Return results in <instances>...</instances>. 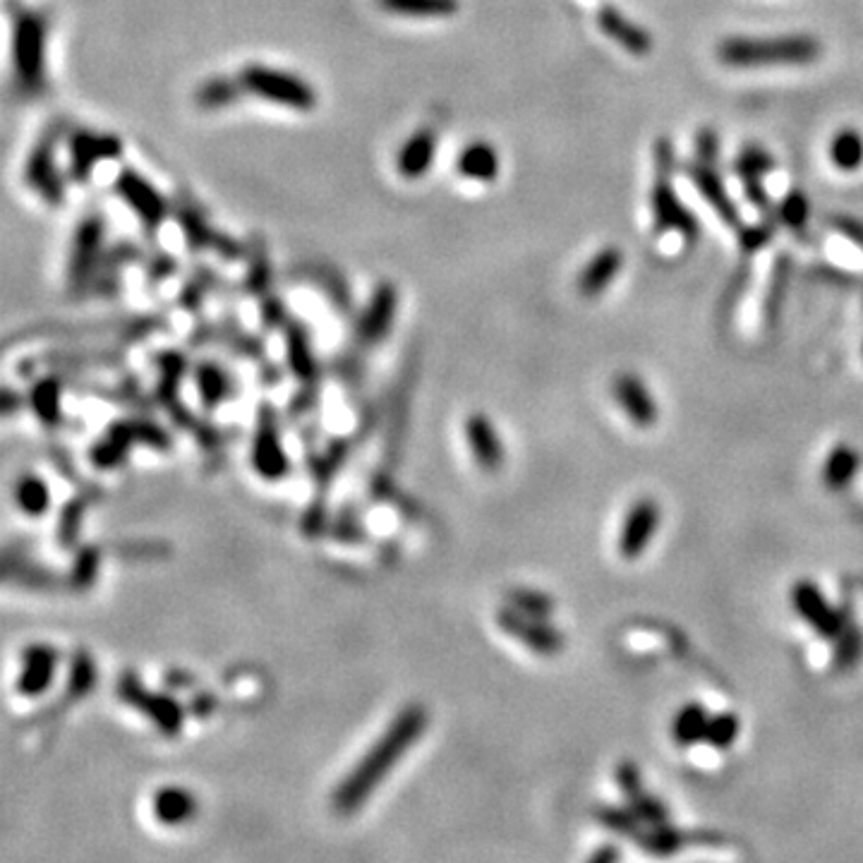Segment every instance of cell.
Returning <instances> with one entry per match:
<instances>
[{"mask_svg":"<svg viewBox=\"0 0 863 863\" xmlns=\"http://www.w3.org/2000/svg\"><path fill=\"white\" fill-rule=\"evenodd\" d=\"M619 849L612 847V844H607V847L597 849V852L590 854V861L593 863H609V861H617L619 859Z\"/></svg>","mask_w":863,"mask_h":863,"instance_id":"cell-46","label":"cell"},{"mask_svg":"<svg viewBox=\"0 0 863 863\" xmlns=\"http://www.w3.org/2000/svg\"><path fill=\"white\" fill-rule=\"evenodd\" d=\"M863 655V633L856 629V626L849 621L847 626H844V631L837 636V648H835V667L840 669H849L854 667L856 662L861 660Z\"/></svg>","mask_w":863,"mask_h":863,"instance_id":"cell-37","label":"cell"},{"mask_svg":"<svg viewBox=\"0 0 863 863\" xmlns=\"http://www.w3.org/2000/svg\"><path fill=\"white\" fill-rule=\"evenodd\" d=\"M53 669H56V650L39 645V648H29L24 655V672L20 679L22 693H44V689L51 684Z\"/></svg>","mask_w":863,"mask_h":863,"instance_id":"cell-23","label":"cell"},{"mask_svg":"<svg viewBox=\"0 0 863 863\" xmlns=\"http://www.w3.org/2000/svg\"><path fill=\"white\" fill-rule=\"evenodd\" d=\"M120 156V142L116 137H104V135H82L75 137L72 142V171H75L77 180H84L92 173L94 164L104 159H116Z\"/></svg>","mask_w":863,"mask_h":863,"instance_id":"cell-21","label":"cell"},{"mask_svg":"<svg viewBox=\"0 0 863 863\" xmlns=\"http://www.w3.org/2000/svg\"><path fill=\"white\" fill-rule=\"evenodd\" d=\"M506 605L533 617H549L554 612V600L535 588H511L506 593Z\"/></svg>","mask_w":863,"mask_h":863,"instance_id":"cell-33","label":"cell"},{"mask_svg":"<svg viewBox=\"0 0 863 863\" xmlns=\"http://www.w3.org/2000/svg\"><path fill=\"white\" fill-rule=\"evenodd\" d=\"M597 27H600L602 34L609 36L614 44L624 48L626 53L645 56V53L653 51V36L645 32L641 24L631 22L629 17L621 15L612 5H605V8L597 12Z\"/></svg>","mask_w":863,"mask_h":863,"instance_id":"cell-16","label":"cell"},{"mask_svg":"<svg viewBox=\"0 0 863 863\" xmlns=\"http://www.w3.org/2000/svg\"><path fill=\"white\" fill-rule=\"evenodd\" d=\"M686 173H689L691 183L696 185V190L700 192V197L705 199V202L710 204L712 211H715L717 216H720L722 223H727V226L732 228H741V214L739 209H736L734 199L729 197L727 187H724L722 178L717 175L712 164H705V161H696V164L686 166Z\"/></svg>","mask_w":863,"mask_h":863,"instance_id":"cell-14","label":"cell"},{"mask_svg":"<svg viewBox=\"0 0 863 863\" xmlns=\"http://www.w3.org/2000/svg\"><path fill=\"white\" fill-rule=\"evenodd\" d=\"M856 470H859V454L849 444H840L830 451L823 466V482L832 492H842L852 485Z\"/></svg>","mask_w":863,"mask_h":863,"instance_id":"cell-26","label":"cell"},{"mask_svg":"<svg viewBox=\"0 0 863 863\" xmlns=\"http://www.w3.org/2000/svg\"><path fill=\"white\" fill-rule=\"evenodd\" d=\"M262 317H264V322H267V324L286 322V317H283V307H281L279 300H269V303L264 305Z\"/></svg>","mask_w":863,"mask_h":863,"instance_id":"cell-45","label":"cell"},{"mask_svg":"<svg viewBox=\"0 0 863 863\" xmlns=\"http://www.w3.org/2000/svg\"><path fill=\"white\" fill-rule=\"evenodd\" d=\"M243 92L245 87L240 80L233 82V80H226V77H214V80H207L197 89L195 104L199 108H204V111H216V108H226L235 104Z\"/></svg>","mask_w":863,"mask_h":863,"instance_id":"cell-31","label":"cell"},{"mask_svg":"<svg viewBox=\"0 0 863 863\" xmlns=\"http://www.w3.org/2000/svg\"><path fill=\"white\" fill-rule=\"evenodd\" d=\"M437 132L432 128H420L408 137L406 144L396 154V171L401 178L418 180L425 178L437 156Z\"/></svg>","mask_w":863,"mask_h":863,"instance_id":"cell-17","label":"cell"},{"mask_svg":"<svg viewBox=\"0 0 863 863\" xmlns=\"http://www.w3.org/2000/svg\"><path fill=\"white\" fill-rule=\"evenodd\" d=\"M832 166L844 173L859 171L863 166V135L856 128H842L830 142Z\"/></svg>","mask_w":863,"mask_h":863,"instance_id":"cell-27","label":"cell"},{"mask_svg":"<svg viewBox=\"0 0 863 863\" xmlns=\"http://www.w3.org/2000/svg\"><path fill=\"white\" fill-rule=\"evenodd\" d=\"M772 168H775V159H772L770 152H765L763 147H758V144H748V147L741 149L739 159H736V173H739V178H744V175H760V178H765Z\"/></svg>","mask_w":863,"mask_h":863,"instance_id":"cell-39","label":"cell"},{"mask_svg":"<svg viewBox=\"0 0 863 863\" xmlns=\"http://www.w3.org/2000/svg\"><path fill=\"white\" fill-rule=\"evenodd\" d=\"M621 267H624V252L617 245L602 247L578 276V293L583 298H600L609 288V283L621 274Z\"/></svg>","mask_w":863,"mask_h":863,"instance_id":"cell-19","label":"cell"},{"mask_svg":"<svg viewBox=\"0 0 863 863\" xmlns=\"http://www.w3.org/2000/svg\"><path fill=\"white\" fill-rule=\"evenodd\" d=\"M17 504L29 514H44L48 509V487L41 478H24L17 485Z\"/></svg>","mask_w":863,"mask_h":863,"instance_id":"cell-40","label":"cell"},{"mask_svg":"<svg viewBox=\"0 0 863 863\" xmlns=\"http://www.w3.org/2000/svg\"><path fill=\"white\" fill-rule=\"evenodd\" d=\"M118 696L135 710H140L142 715H147L166 736L180 734V729H183V705L175 698L166 696V693L147 691L135 674H123V677H120Z\"/></svg>","mask_w":863,"mask_h":863,"instance_id":"cell-5","label":"cell"},{"mask_svg":"<svg viewBox=\"0 0 863 863\" xmlns=\"http://www.w3.org/2000/svg\"><path fill=\"white\" fill-rule=\"evenodd\" d=\"M772 235H775V223H758V226H748V228H739V247L746 252V255H753V252L763 250L765 245L770 243Z\"/></svg>","mask_w":863,"mask_h":863,"instance_id":"cell-41","label":"cell"},{"mask_svg":"<svg viewBox=\"0 0 863 863\" xmlns=\"http://www.w3.org/2000/svg\"><path fill=\"white\" fill-rule=\"evenodd\" d=\"M101 240H104V221L101 219H87L80 226L75 238V250H72V262H70V283L72 286H84L92 279L96 259H99Z\"/></svg>","mask_w":863,"mask_h":863,"instance_id":"cell-18","label":"cell"},{"mask_svg":"<svg viewBox=\"0 0 863 863\" xmlns=\"http://www.w3.org/2000/svg\"><path fill=\"white\" fill-rule=\"evenodd\" d=\"M427 724H430V715H427L422 705H408V708L398 712L394 720L389 722V727L384 729V734L370 746V751L355 763V768L336 787V813L350 816V813L358 811L377 792L379 784L391 775L398 760L406 756L410 748L415 746V741L425 734Z\"/></svg>","mask_w":863,"mask_h":863,"instance_id":"cell-1","label":"cell"},{"mask_svg":"<svg viewBox=\"0 0 863 863\" xmlns=\"http://www.w3.org/2000/svg\"><path fill=\"white\" fill-rule=\"evenodd\" d=\"M741 185H744V195H746L748 202H751L756 209L763 211V214H770L772 202H770L768 192H765L763 178H760V175H744V178H741Z\"/></svg>","mask_w":863,"mask_h":863,"instance_id":"cell-43","label":"cell"},{"mask_svg":"<svg viewBox=\"0 0 863 863\" xmlns=\"http://www.w3.org/2000/svg\"><path fill=\"white\" fill-rule=\"evenodd\" d=\"M808 216H811V204H808V197L801 190L787 192V197H784L780 207H777V219L787 228H792L794 233L804 231Z\"/></svg>","mask_w":863,"mask_h":863,"instance_id":"cell-36","label":"cell"},{"mask_svg":"<svg viewBox=\"0 0 863 863\" xmlns=\"http://www.w3.org/2000/svg\"><path fill=\"white\" fill-rule=\"evenodd\" d=\"M792 605L801 619L825 641H837V636L849 624L847 614L825 600L823 590L813 581H799L792 590Z\"/></svg>","mask_w":863,"mask_h":863,"instance_id":"cell-8","label":"cell"},{"mask_svg":"<svg viewBox=\"0 0 863 863\" xmlns=\"http://www.w3.org/2000/svg\"><path fill=\"white\" fill-rule=\"evenodd\" d=\"M655 175L653 192H650V209H653L650 214H653L657 233H679L693 243L700 233V223L674 190V173L655 171Z\"/></svg>","mask_w":863,"mask_h":863,"instance_id":"cell-6","label":"cell"},{"mask_svg":"<svg viewBox=\"0 0 863 863\" xmlns=\"http://www.w3.org/2000/svg\"><path fill=\"white\" fill-rule=\"evenodd\" d=\"M789 259L787 257H777L775 267H772L770 274V283H768V293H765V317L770 319V322H775L777 315H780V307L784 300V293H787V279H789Z\"/></svg>","mask_w":863,"mask_h":863,"instance_id":"cell-35","label":"cell"},{"mask_svg":"<svg viewBox=\"0 0 863 863\" xmlns=\"http://www.w3.org/2000/svg\"><path fill=\"white\" fill-rule=\"evenodd\" d=\"M245 92L269 104L293 108V111H312L317 106V92L310 82L300 80L293 72H283L267 65H247L240 72Z\"/></svg>","mask_w":863,"mask_h":863,"instance_id":"cell-3","label":"cell"},{"mask_svg":"<svg viewBox=\"0 0 863 863\" xmlns=\"http://www.w3.org/2000/svg\"><path fill=\"white\" fill-rule=\"evenodd\" d=\"M154 816L164 825H183L197 816L195 794L183 787H164L154 794Z\"/></svg>","mask_w":863,"mask_h":863,"instance_id":"cell-22","label":"cell"},{"mask_svg":"<svg viewBox=\"0 0 863 863\" xmlns=\"http://www.w3.org/2000/svg\"><path fill=\"white\" fill-rule=\"evenodd\" d=\"M502 171V159L497 149L487 142H470L456 156V173L475 183H494Z\"/></svg>","mask_w":863,"mask_h":863,"instance_id":"cell-20","label":"cell"},{"mask_svg":"<svg viewBox=\"0 0 863 863\" xmlns=\"http://www.w3.org/2000/svg\"><path fill=\"white\" fill-rule=\"evenodd\" d=\"M118 195L125 199V204L135 211L137 219L144 223V228L154 231L159 228L168 216L166 199L159 195V190L152 183L142 178L137 171H123L116 180Z\"/></svg>","mask_w":863,"mask_h":863,"instance_id":"cell-11","label":"cell"},{"mask_svg":"<svg viewBox=\"0 0 863 863\" xmlns=\"http://www.w3.org/2000/svg\"><path fill=\"white\" fill-rule=\"evenodd\" d=\"M612 394L617 398L619 408L624 410L626 418H629L633 425L641 427V430L655 427L657 418H660V410H657L653 394H650L648 386L643 384V379L638 377V374H631V372L617 374L612 382Z\"/></svg>","mask_w":863,"mask_h":863,"instance_id":"cell-13","label":"cell"},{"mask_svg":"<svg viewBox=\"0 0 863 863\" xmlns=\"http://www.w3.org/2000/svg\"><path fill=\"white\" fill-rule=\"evenodd\" d=\"M468 449L475 463L487 473H494L504 466V444L499 432L494 430L492 420L482 413H473L466 422Z\"/></svg>","mask_w":863,"mask_h":863,"instance_id":"cell-15","label":"cell"},{"mask_svg":"<svg viewBox=\"0 0 863 863\" xmlns=\"http://www.w3.org/2000/svg\"><path fill=\"white\" fill-rule=\"evenodd\" d=\"M624 799H626V806H629L631 811L636 813V816L641 818L645 825L669 823L667 806L662 804V801L657 799V796L645 792V787L636 789V792H631L629 796H624Z\"/></svg>","mask_w":863,"mask_h":863,"instance_id":"cell-34","label":"cell"},{"mask_svg":"<svg viewBox=\"0 0 863 863\" xmlns=\"http://www.w3.org/2000/svg\"><path fill=\"white\" fill-rule=\"evenodd\" d=\"M830 226H832V231L840 233L842 238H847L849 243L856 245L863 252V221L854 219V216L835 214V216H830Z\"/></svg>","mask_w":863,"mask_h":863,"instance_id":"cell-42","label":"cell"},{"mask_svg":"<svg viewBox=\"0 0 863 863\" xmlns=\"http://www.w3.org/2000/svg\"><path fill=\"white\" fill-rule=\"evenodd\" d=\"M696 149L700 161H705V164H715L717 152H720V137H717L715 130H700L696 137Z\"/></svg>","mask_w":863,"mask_h":863,"instance_id":"cell-44","label":"cell"},{"mask_svg":"<svg viewBox=\"0 0 863 863\" xmlns=\"http://www.w3.org/2000/svg\"><path fill=\"white\" fill-rule=\"evenodd\" d=\"M739 717L734 712H722L708 720V732H705V741L715 748H729L739 736Z\"/></svg>","mask_w":863,"mask_h":863,"instance_id":"cell-38","label":"cell"},{"mask_svg":"<svg viewBox=\"0 0 863 863\" xmlns=\"http://www.w3.org/2000/svg\"><path fill=\"white\" fill-rule=\"evenodd\" d=\"M595 818L600 820L602 828H607L609 832H614V835L621 837H631V840H638V835H641L645 823L641 818L636 816V813L631 811V808H617V806H602L595 811Z\"/></svg>","mask_w":863,"mask_h":863,"instance_id":"cell-32","label":"cell"},{"mask_svg":"<svg viewBox=\"0 0 863 863\" xmlns=\"http://www.w3.org/2000/svg\"><path fill=\"white\" fill-rule=\"evenodd\" d=\"M195 377L199 396H202L207 408L221 406L228 394H231V377H228V372L216 365V362H199Z\"/></svg>","mask_w":863,"mask_h":863,"instance_id":"cell-29","label":"cell"},{"mask_svg":"<svg viewBox=\"0 0 863 863\" xmlns=\"http://www.w3.org/2000/svg\"><path fill=\"white\" fill-rule=\"evenodd\" d=\"M638 847L643 852L653 856H672L679 849H684L691 842V835L674 828V825L662 823V825H645L641 835H638Z\"/></svg>","mask_w":863,"mask_h":863,"instance_id":"cell-25","label":"cell"},{"mask_svg":"<svg viewBox=\"0 0 863 863\" xmlns=\"http://www.w3.org/2000/svg\"><path fill=\"white\" fill-rule=\"evenodd\" d=\"M252 466L269 482L286 478L288 470H291V458L281 444L279 422H276V413L271 406H262L259 410L255 444H252Z\"/></svg>","mask_w":863,"mask_h":863,"instance_id":"cell-9","label":"cell"},{"mask_svg":"<svg viewBox=\"0 0 863 863\" xmlns=\"http://www.w3.org/2000/svg\"><path fill=\"white\" fill-rule=\"evenodd\" d=\"M398 307V291L394 283L384 281L374 288L370 303L355 324V343L360 348H374L379 341L389 336L394 327Z\"/></svg>","mask_w":863,"mask_h":863,"instance_id":"cell-10","label":"cell"},{"mask_svg":"<svg viewBox=\"0 0 863 863\" xmlns=\"http://www.w3.org/2000/svg\"><path fill=\"white\" fill-rule=\"evenodd\" d=\"M44 22L36 15H22L15 22V44H12V63H15L17 82L27 92L44 87Z\"/></svg>","mask_w":863,"mask_h":863,"instance_id":"cell-4","label":"cell"},{"mask_svg":"<svg viewBox=\"0 0 863 863\" xmlns=\"http://www.w3.org/2000/svg\"><path fill=\"white\" fill-rule=\"evenodd\" d=\"M708 712L700 703H686L672 722V736L679 746H693L705 741L708 732Z\"/></svg>","mask_w":863,"mask_h":863,"instance_id":"cell-28","label":"cell"},{"mask_svg":"<svg viewBox=\"0 0 863 863\" xmlns=\"http://www.w3.org/2000/svg\"><path fill=\"white\" fill-rule=\"evenodd\" d=\"M660 504L655 499H641L629 509L619 535V552L626 561H636L650 545L660 528Z\"/></svg>","mask_w":863,"mask_h":863,"instance_id":"cell-12","label":"cell"},{"mask_svg":"<svg viewBox=\"0 0 863 863\" xmlns=\"http://www.w3.org/2000/svg\"><path fill=\"white\" fill-rule=\"evenodd\" d=\"M377 5L403 17H449L458 12V0H377Z\"/></svg>","mask_w":863,"mask_h":863,"instance_id":"cell-30","label":"cell"},{"mask_svg":"<svg viewBox=\"0 0 863 863\" xmlns=\"http://www.w3.org/2000/svg\"><path fill=\"white\" fill-rule=\"evenodd\" d=\"M286 343H288V362H291V370L298 374L303 382H310V384L315 382L317 362L310 346V336H307L303 324L286 322Z\"/></svg>","mask_w":863,"mask_h":863,"instance_id":"cell-24","label":"cell"},{"mask_svg":"<svg viewBox=\"0 0 863 863\" xmlns=\"http://www.w3.org/2000/svg\"><path fill=\"white\" fill-rule=\"evenodd\" d=\"M497 624L537 655L554 657L564 650V636L552 624H547V617H533V614H523L506 605L499 609Z\"/></svg>","mask_w":863,"mask_h":863,"instance_id":"cell-7","label":"cell"},{"mask_svg":"<svg viewBox=\"0 0 863 863\" xmlns=\"http://www.w3.org/2000/svg\"><path fill=\"white\" fill-rule=\"evenodd\" d=\"M823 56V46L816 36L787 34L756 39V36H734L717 46L722 65L736 70L753 68H799L811 65Z\"/></svg>","mask_w":863,"mask_h":863,"instance_id":"cell-2","label":"cell"}]
</instances>
